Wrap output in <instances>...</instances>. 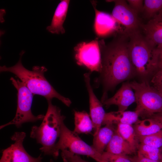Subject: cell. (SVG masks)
I'll use <instances>...</instances> for the list:
<instances>
[{
    "label": "cell",
    "mask_w": 162,
    "mask_h": 162,
    "mask_svg": "<svg viewBox=\"0 0 162 162\" xmlns=\"http://www.w3.org/2000/svg\"><path fill=\"white\" fill-rule=\"evenodd\" d=\"M128 39L127 34L118 32L107 45L103 40L99 41L103 54L101 72L105 90L102 102L106 99L108 90L136 76L128 54Z\"/></svg>",
    "instance_id": "obj_1"
},
{
    "label": "cell",
    "mask_w": 162,
    "mask_h": 162,
    "mask_svg": "<svg viewBox=\"0 0 162 162\" xmlns=\"http://www.w3.org/2000/svg\"><path fill=\"white\" fill-rule=\"evenodd\" d=\"M25 52L23 50L21 52L18 62L14 65L9 67L0 66V72H9L15 75L33 94L43 96L47 101L56 98L69 106L71 103L70 100L58 93L45 77L44 73L47 69L45 66H34L30 70L23 66L21 58Z\"/></svg>",
    "instance_id": "obj_2"
},
{
    "label": "cell",
    "mask_w": 162,
    "mask_h": 162,
    "mask_svg": "<svg viewBox=\"0 0 162 162\" xmlns=\"http://www.w3.org/2000/svg\"><path fill=\"white\" fill-rule=\"evenodd\" d=\"M48 107L42 123L39 126H34L30 137L35 139L42 146L40 150L45 155L57 159L59 155L56 145L60 137L65 117L62 115L59 108L47 100Z\"/></svg>",
    "instance_id": "obj_3"
},
{
    "label": "cell",
    "mask_w": 162,
    "mask_h": 162,
    "mask_svg": "<svg viewBox=\"0 0 162 162\" xmlns=\"http://www.w3.org/2000/svg\"><path fill=\"white\" fill-rule=\"evenodd\" d=\"M129 55L136 75L146 78L158 70V51L148 42L141 29L127 34Z\"/></svg>",
    "instance_id": "obj_4"
},
{
    "label": "cell",
    "mask_w": 162,
    "mask_h": 162,
    "mask_svg": "<svg viewBox=\"0 0 162 162\" xmlns=\"http://www.w3.org/2000/svg\"><path fill=\"white\" fill-rule=\"evenodd\" d=\"M134 90L136 106L135 111L144 119L162 113V95L148 82H130Z\"/></svg>",
    "instance_id": "obj_5"
},
{
    "label": "cell",
    "mask_w": 162,
    "mask_h": 162,
    "mask_svg": "<svg viewBox=\"0 0 162 162\" xmlns=\"http://www.w3.org/2000/svg\"><path fill=\"white\" fill-rule=\"evenodd\" d=\"M10 80L17 91L16 111L13 119L7 124L1 125L0 129L10 125H14L19 128L25 123L43 120L44 115L40 114L36 116L32 112L34 94L21 81L16 80L13 77H11Z\"/></svg>",
    "instance_id": "obj_6"
},
{
    "label": "cell",
    "mask_w": 162,
    "mask_h": 162,
    "mask_svg": "<svg viewBox=\"0 0 162 162\" xmlns=\"http://www.w3.org/2000/svg\"><path fill=\"white\" fill-rule=\"evenodd\" d=\"M56 150L59 153L68 152L76 154L86 155L97 162L102 160V154L92 147L86 143L74 131L69 129L64 123L62 124L61 135L56 145Z\"/></svg>",
    "instance_id": "obj_7"
},
{
    "label": "cell",
    "mask_w": 162,
    "mask_h": 162,
    "mask_svg": "<svg viewBox=\"0 0 162 162\" xmlns=\"http://www.w3.org/2000/svg\"><path fill=\"white\" fill-rule=\"evenodd\" d=\"M74 50L78 65L86 67L92 72H101V50L98 39L80 43L74 47Z\"/></svg>",
    "instance_id": "obj_8"
},
{
    "label": "cell",
    "mask_w": 162,
    "mask_h": 162,
    "mask_svg": "<svg viewBox=\"0 0 162 162\" xmlns=\"http://www.w3.org/2000/svg\"><path fill=\"white\" fill-rule=\"evenodd\" d=\"M115 3L112 16L117 23L124 28L123 32L128 34L140 30L142 24L138 15L124 0L112 1Z\"/></svg>",
    "instance_id": "obj_9"
},
{
    "label": "cell",
    "mask_w": 162,
    "mask_h": 162,
    "mask_svg": "<svg viewBox=\"0 0 162 162\" xmlns=\"http://www.w3.org/2000/svg\"><path fill=\"white\" fill-rule=\"evenodd\" d=\"M26 136L24 132H16L11 139L14 141L10 146L3 150L0 162H39L41 155L38 158L29 155L25 149L23 142Z\"/></svg>",
    "instance_id": "obj_10"
},
{
    "label": "cell",
    "mask_w": 162,
    "mask_h": 162,
    "mask_svg": "<svg viewBox=\"0 0 162 162\" xmlns=\"http://www.w3.org/2000/svg\"><path fill=\"white\" fill-rule=\"evenodd\" d=\"M141 31L146 39L153 48L158 50L162 47V11L142 23Z\"/></svg>",
    "instance_id": "obj_11"
},
{
    "label": "cell",
    "mask_w": 162,
    "mask_h": 162,
    "mask_svg": "<svg viewBox=\"0 0 162 162\" xmlns=\"http://www.w3.org/2000/svg\"><path fill=\"white\" fill-rule=\"evenodd\" d=\"M90 75L89 73H86L84 76L89 96L90 116L93 125L94 135L97 133L102 125L106 113L102 104L93 92L90 84Z\"/></svg>",
    "instance_id": "obj_12"
},
{
    "label": "cell",
    "mask_w": 162,
    "mask_h": 162,
    "mask_svg": "<svg viewBox=\"0 0 162 162\" xmlns=\"http://www.w3.org/2000/svg\"><path fill=\"white\" fill-rule=\"evenodd\" d=\"M133 90L130 82H124L113 96L101 103L107 107L114 105L118 106V111H125L130 105L136 101L135 93Z\"/></svg>",
    "instance_id": "obj_13"
},
{
    "label": "cell",
    "mask_w": 162,
    "mask_h": 162,
    "mask_svg": "<svg viewBox=\"0 0 162 162\" xmlns=\"http://www.w3.org/2000/svg\"><path fill=\"white\" fill-rule=\"evenodd\" d=\"M95 12L94 29L97 35L104 36L115 32L120 31L118 24L112 15L97 10L96 2H92Z\"/></svg>",
    "instance_id": "obj_14"
},
{
    "label": "cell",
    "mask_w": 162,
    "mask_h": 162,
    "mask_svg": "<svg viewBox=\"0 0 162 162\" xmlns=\"http://www.w3.org/2000/svg\"><path fill=\"white\" fill-rule=\"evenodd\" d=\"M70 1H61L54 13L51 24L46 30L52 34H63L65 30L63 24L65 20Z\"/></svg>",
    "instance_id": "obj_15"
},
{
    "label": "cell",
    "mask_w": 162,
    "mask_h": 162,
    "mask_svg": "<svg viewBox=\"0 0 162 162\" xmlns=\"http://www.w3.org/2000/svg\"><path fill=\"white\" fill-rule=\"evenodd\" d=\"M115 124H107L104 127L100 128L97 133L93 135L92 146L101 154L104 152L107 146L111 140L116 130Z\"/></svg>",
    "instance_id": "obj_16"
},
{
    "label": "cell",
    "mask_w": 162,
    "mask_h": 162,
    "mask_svg": "<svg viewBox=\"0 0 162 162\" xmlns=\"http://www.w3.org/2000/svg\"><path fill=\"white\" fill-rule=\"evenodd\" d=\"M139 117L138 114L135 111L110 112L106 113L102 125L122 124L132 125L139 120Z\"/></svg>",
    "instance_id": "obj_17"
},
{
    "label": "cell",
    "mask_w": 162,
    "mask_h": 162,
    "mask_svg": "<svg viewBox=\"0 0 162 162\" xmlns=\"http://www.w3.org/2000/svg\"><path fill=\"white\" fill-rule=\"evenodd\" d=\"M106 150V152L115 154L127 155L134 153L129 144L118 133L117 128Z\"/></svg>",
    "instance_id": "obj_18"
},
{
    "label": "cell",
    "mask_w": 162,
    "mask_h": 162,
    "mask_svg": "<svg viewBox=\"0 0 162 162\" xmlns=\"http://www.w3.org/2000/svg\"><path fill=\"white\" fill-rule=\"evenodd\" d=\"M133 126L137 137L149 135L162 130V124L152 118L139 120Z\"/></svg>",
    "instance_id": "obj_19"
},
{
    "label": "cell",
    "mask_w": 162,
    "mask_h": 162,
    "mask_svg": "<svg viewBox=\"0 0 162 162\" xmlns=\"http://www.w3.org/2000/svg\"><path fill=\"white\" fill-rule=\"evenodd\" d=\"M74 132L77 134H88L93 129V125L89 116L85 111H74Z\"/></svg>",
    "instance_id": "obj_20"
},
{
    "label": "cell",
    "mask_w": 162,
    "mask_h": 162,
    "mask_svg": "<svg viewBox=\"0 0 162 162\" xmlns=\"http://www.w3.org/2000/svg\"><path fill=\"white\" fill-rule=\"evenodd\" d=\"M117 125V130L118 133L135 153L140 143L133 126L131 125L122 124H118Z\"/></svg>",
    "instance_id": "obj_21"
},
{
    "label": "cell",
    "mask_w": 162,
    "mask_h": 162,
    "mask_svg": "<svg viewBox=\"0 0 162 162\" xmlns=\"http://www.w3.org/2000/svg\"><path fill=\"white\" fill-rule=\"evenodd\" d=\"M137 151V156L139 157L160 161L161 149L140 143Z\"/></svg>",
    "instance_id": "obj_22"
},
{
    "label": "cell",
    "mask_w": 162,
    "mask_h": 162,
    "mask_svg": "<svg viewBox=\"0 0 162 162\" xmlns=\"http://www.w3.org/2000/svg\"><path fill=\"white\" fill-rule=\"evenodd\" d=\"M162 11V0H145L144 1L143 11V16L149 20Z\"/></svg>",
    "instance_id": "obj_23"
},
{
    "label": "cell",
    "mask_w": 162,
    "mask_h": 162,
    "mask_svg": "<svg viewBox=\"0 0 162 162\" xmlns=\"http://www.w3.org/2000/svg\"><path fill=\"white\" fill-rule=\"evenodd\" d=\"M138 138L140 144L160 149L162 148V130L155 133Z\"/></svg>",
    "instance_id": "obj_24"
},
{
    "label": "cell",
    "mask_w": 162,
    "mask_h": 162,
    "mask_svg": "<svg viewBox=\"0 0 162 162\" xmlns=\"http://www.w3.org/2000/svg\"><path fill=\"white\" fill-rule=\"evenodd\" d=\"M102 160L108 162H133L127 155L115 154L104 151L102 154Z\"/></svg>",
    "instance_id": "obj_25"
},
{
    "label": "cell",
    "mask_w": 162,
    "mask_h": 162,
    "mask_svg": "<svg viewBox=\"0 0 162 162\" xmlns=\"http://www.w3.org/2000/svg\"><path fill=\"white\" fill-rule=\"evenodd\" d=\"M61 155L64 162H88L82 159L78 155L69 152H62Z\"/></svg>",
    "instance_id": "obj_26"
},
{
    "label": "cell",
    "mask_w": 162,
    "mask_h": 162,
    "mask_svg": "<svg viewBox=\"0 0 162 162\" xmlns=\"http://www.w3.org/2000/svg\"><path fill=\"white\" fill-rule=\"evenodd\" d=\"M127 1L130 7L138 15L142 13L144 7L143 0H128Z\"/></svg>",
    "instance_id": "obj_27"
},
{
    "label": "cell",
    "mask_w": 162,
    "mask_h": 162,
    "mask_svg": "<svg viewBox=\"0 0 162 162\" xmlns=\"http://www.w3.org/2000/svg\"><path fill=\"white\" fill-rule=\"evenodd\" d=\"M151 82L153 87H162V69H158L155 72Z\"/></svg>",
    "instance_id": "obj_28"
},
{
    "label": "cell",
    "mask_w": 162,
    "mask_h": 162,
    "mask_svg": "<svg viewBox=\"0 0 162 162\" xmlns=\"http://www.w3.org/2000/svg\"><path fill=\"white\" fill-rule=\"evenodd\" d=\"M131 159L133 162H161V161H156L140 157L137 155L131 158Z\"/></svg>",
    "instance_id": "obj_29"
},
{
    "label": "cell",
    "mask_w": 162,
    "mask_h": 162,
    "mask_svg": "<svg viewBox=\"0 0 162 162\" xmlns=\"http://www.w3.org/2000/svg\"><path fill=\"white\" fill-rule=\"evenodd\" d=\"M158 50V69H162V47Z\"/></svg>",
    "instance_id": "obj_30"
},
{
    "label": "cell",
    "mask_w": 162,
    "mask_h": 162,
    "mask_svg": "<svg viewBox=\"0 0 162 162\" xmlns=\"http://www.w3.org/2000/svg\"><path fill=\"white\" fill-rule=\"evenodd\" d=\"M151 118L154 119L162 124V113L155 115Z\"/></svg>",
    "instance_id": "obj_31"
},
{
    "label": "cell",
    "mask_w": 162,
    "mask_h": 162,
    "mask_svg": "<svg viewBox=\"0 0 162 162\" xmlns=\"http://www.w3.org/2000/svg\"><path fill=\"white\" fill-rule=\"evenodd\" d=\"M154 87L162 95V87L157 86Z\"/></svg>",
    "instance_id": "obj_32"
},
{
    "label": "cell",
    "mask_w": 162,
    "mask_h": 162,
    "mask_svg": "<svg viewBox=\"0 0 162 162\" xmlns=\"http://www.w3.org/2000/svg\"><path fill=\"white\" fill-rule=\"evenodd\" d=\"M160 161L162 162V148H161V158Z\"/></svg>",
    "instance_id": "obj_33"
},
{
    "label": "cell",
    "mask_w": 162,
    "mask_h": 162,
    "mask_svg": "<svg viewBox=\"0 0 162 162\" xmlns=\"http://www.w3.org/2000/svg\"><path fill=\"white\" fill-rule=\"evenodd\" d=\"M98 162H108L106 161H105V160H101Z\"/></svg>",
    "instance_id": "obj_34"
},
{
    "label": "cell",
    "mask_w": 162,
    "mask_h": 162,
    "mask_svg": "<svg viewBox=\"0 0 162 162\" xmlns=\"http://www.w3.org/2000/svg\"><path fill=\"white\" fill-rule=\"evenodd\" d=\"M39 162H42V161L41 160ZM50 162H54L52 159H51L50 160Z\"/></svg>",
    "instance_id": "obj_35"
}]
</instances>
